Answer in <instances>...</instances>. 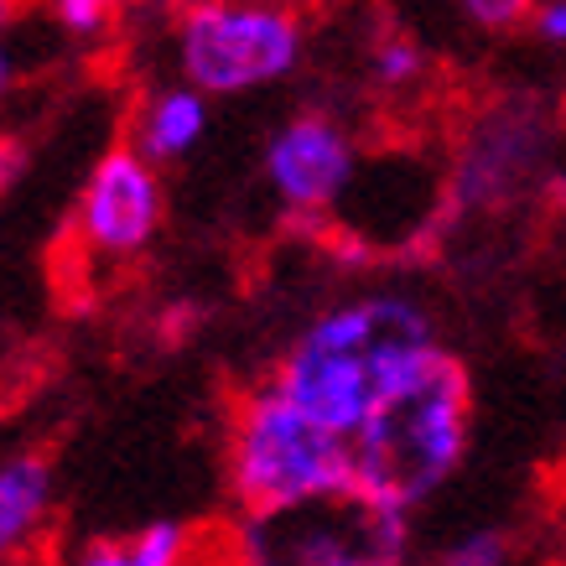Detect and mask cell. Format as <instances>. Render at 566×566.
Instances as JSON below:
<instances>
[{
  "label": "cell",
  "mask_w": 566,
  "mask_h": 566,
  "mask_svg": "<svg viewBox=\"0 0 566 566\" xmlns=\"http://www.w3.org/2000/svg\"><path fill=\"white\" fill-rule=\"evenodd\" d=\"M364 172L359 140L333 109H296L260 146V177L292 223H327Z\"/></svg>",
  "instance_id": "obj_7"
},
{
  "label": "cell",
  "mask_w": 566,
  "mask_h": 566,
  "mask_svg": "<svg viewBox=\"0 0 566 566\" xmlns=\"http://www.w3.org/2000/svg\"><path fill=\"white\" fill-rule=\"evenodd\" d=\"M57 510V473L42 452H17L0 463V566H17L48 535Z\"/></svg>",
  "instance_id": "obj_10"
},
{
  "label": "cell",
  "mask_w": 566,
  "mask_h": 566,
  "mask_svg": "<svg viewBox=\"0 0 566 566\" xmlns=\"http://www.w3.org/2000/svg\"><path fill=\"white\" fill-rule=\"evenodd\" d=\"M546 192H551V198H556V203H566V167H556V172H551Z\"/></svg>",
  "instance_id": "obj_20"
},
{
  "label": "cell",
  "mask_w": 566,
  "mask_h": 566,
  "mask_svg": "<svg viewBox=\"0 0 566 566\" xmlns=\"http://www.w3.org/2000/svg\"><path fill=\"white\" fill-rule=\"evenodd\" d=\"M213 130V99L203 88H192L188 78H167V84L146 88V99L130 115V146L140 156H151L156 167H177L188 161Z\"/></svg>",
  "instance_id": "obj_9"
},
{
  "label": "cell",
  "mask_w": 566,
  "mask_h": 566,
  "mask_svg": "<svg viewBox=\"0 0 566 566\" xmlns=\"http://www.w3.org/2000/svg\"><path fill=\"white\" fill-rule=\"evenodd\" d=\"M431 566H515V541L494 525H479V531H463L458 541H447Z\"/></svg>",
  "instance_id": "obj_14"
},
{
  "label": "cell",
  "mask_w": 566,
  "mask_h": 566,
  "mask_svg": "<svg viewBox=\"0 0 566 566\" xmlns=\"http://www.w3.org/2000/svg\"><path fill=\"white\" fill-rule=\"evenodd\" d=\"M32 167V146L21 136H0V192H11Z\"/></svg>",
  "instance_id": "obj_17"
},
{
  "label": "cell",
  "mask_w": 566,
  "mask_h": 566,
  "mask_svg": "<svg viewBox=\"0 0 566 566\" xmlns=\"http://www.w3.org/2000/svg\"><path fill=\"white\" fill-rule=\"evenodd\" d=\"M229 566H411V515L364 494L255 510L229 531Z\"/></svg>",
  "instance_id": "obj_6"
},
{
  "label": "cell",
  "mask_w": 566,
  "mask_h": 566,
  "mask_svg": "<svg viewBox=\"0 0 566 566\" xmlns=\"http://www.w3.org/2000/svg\"><path fill=\"white\" fill-rule=\"evenodd\" d=\"M458 6V17L483 36H504V32H520L525 21H531L535 0H452Z\"/></svg>",
  "instance_id": "obj_15"
},
{
  "label": "cell",
  "mask_w": 566,
  "mask_h": 566,
  "mask_svg": "<svg viewBox=\"0 0 566 566\" xmlns=\"http://www.w3.org/2000/svg\"><path fill=\"white\" fill-rule=\"evenodd\" d=\"M136 6H146V0H48V17L73 42H104Z\"/></svg>",
  "instance_id": "obj_13"
},
{
  "label": "cell",
  "mask_w": 566,
  "mask_h": 566,
  "mask_svg": "<svg viewBox=\"0 0 566 566\" xmlns=\"http://www.w3.org/2000/svg\"><path fill=\"white\" fill-rule=\"evenodd\" d=\"M525 32H531L535 42H546V48L562 52L566 48V0H535Z\"/></svg>",
  "instance_id": "obj_16"
},
{
  "label": "cell",
  "mask_w": 566,
  "mask_h": 566,
  "mask_svg": "<svg viewBox=\"0 0 566 566\" xmlns=\"http://www.w3.org/2000/svg\"><path fill=\"white\" fill-rule=\"evenodd\" d=\"M11 88H17V52H11V42L0 32V104L11 99Z\"/></svg>",
  "instance_id": "obj_18"
},
{
  "label": "cell",
  "mask_w": 566,
  "mask_h": 566,
  "mask_svg": "<svg viewBox=\"0 0 566 566\" xmlns=\"http://www.w3.org/2000/svg\"><path fill=\"white\" fill-rule=\"evenodd\" d=\"M192 556H198V541L182 520H151L140 531L88 541L73 556V566H192Z\"/></svg>",
  "instance_id": "obj_11"
},
{
  "label": "cell",
  "mask_w": 566,
  "mask_h": 566,
  "mask_svg": "<svg viewBox=\"0 0 566 566\" xmlns=\"http://www.w3.org/2000/svg\"><path fill=\"white\" fill-rule=\"evenodd\" d=\"M296 6H302V0H296Z\"/></svg>",
  "instance_id": "obj_22"
},
{
  "label": "cell",
  "mask_w": 566,
  "mask_h": 566,
  "mask_svg": "<svg viewBox=\"0 0 566 566\" xmlns=\"http://www.w3.org/2000/svg\"><path fill=\"white\" fill-rule=\"evenodd\" d=\"M172 11H188V6H213V0H167Z\"/></svg>",
  "instance_id": "obj_21"
},
{
  "label": "cell",
  "mask_w": 566,
  "mask_h": 566,
  "mask_svg": "<svg viewBox=\"0 0 566 566\" xmlns=\"http://www.w3.org/2000/svg\"><path fill=\"white\" fill-rule=\"evenodd\" d=\"M223 483L240 515L286 510L302 499L354 494L348 437L327 431L275 379H255L229 400L223 416Z\"/></svg>",
  "instance_id": "obj_3"
},
{
  "label": "cell",
  "mask_w": 566,
  "mask_h": 566,
  "mask_svg": "<svg viewBox=\"0 0 566 566\" xmlns=\"http://www.w3.org/2000/svg\"><path fill=\"white\" fill-rule=\"evenodd\" d=\"M21 6H27V0H0V32H11L21 21Z\"/></svg>",
  "instance_id": "obj_19"
},
{
  "label": "cell",
  "mask_w": 566,
  "mask_h": 566,
  "mask_svg": "<svg viewBox=\"0 0 566 566\" xmlns=\"http://www.w3.org/2000/svg\"><path fill=\"white\" fill-rule=\"evenodd\" d=\"M369 78L379 94H411L427 78V48L411 32H385L369 48Z\"/></svg>",
  "instance_id": "obj_12"
},
{
  "label": "cell",
  "mask_w": 566,
  "mask_h": 566,
  "mask_svg": "<svg viewBox=\"0 0 566 566\" xmlns=\"http://www.w3.org/2000/svg\"><path fill=\"white\" fill-rule=\"evenodd\" d=\"M442 348V323L411 286H364L296 327L271 379L327 431L354 437L379 400Z\"/></svg>",
  "instance_id": "obj_1"
},
{
  "label": "cell",
  "mask_w": 566,
  "mask_h": 566,
  "mask_svg": "<svg viewBox=\"0 0 566 566\" xmlns=\"http://www.w3.org/2000/svg\"><path fill=\"white\" fill-rule=\"evenodd\" d=\"M468 442H473V379L463 354L442 344L348 437L354 494L416 515L458 479Z\"/></svg>",
  "instance_id": "obj_2"
},
{
  "label": "cell",
  "mask_w": 566,
  "mask_h": 566,
  "mask_svg": "<svg viewBox=\"0 0 566 566\" xmlns=\"http://www.w3.org/2000/svg\"><path fill=\"white\" fill-rule=\"evenodd\" d=\"M562 115L541 88H504L463 125L447 161V219H499L546 192Z\"/></svg>",
  "instance_id": "obj_5"
},
{
  "label": "cell",
  "mask_w": 566,
  "mask_h": 566,
  "mask_svg": "<svg viewBox=\"0 0 566 566\" xmlns=\"http://www.w3.org/2000/svg\"><path fill=\"white\" fill-rule=\"evenodd\" d=\"M307 42L296 0H213L172 11V69L208 99H244L296 78Z\"/></svg>",
  "instance_id": "obj_4"
},
{
  "label": "cell",
  "mask_w": 566,
  "mask_h": 566,
  "mask_svg": "<svg viewBox=\"0 0 566 566\" xmlns=\"http://www.w3.org/2000/svg\"><path fill=\"white\" fill-rule=\"evenodd\" d=\"M167 229V182L151 156H140L130 140H115L88 167L78 203H73V234L88 255L136 260Z\"/></svg>",
  "instance_id": "obj_8"
}]
</instances>
